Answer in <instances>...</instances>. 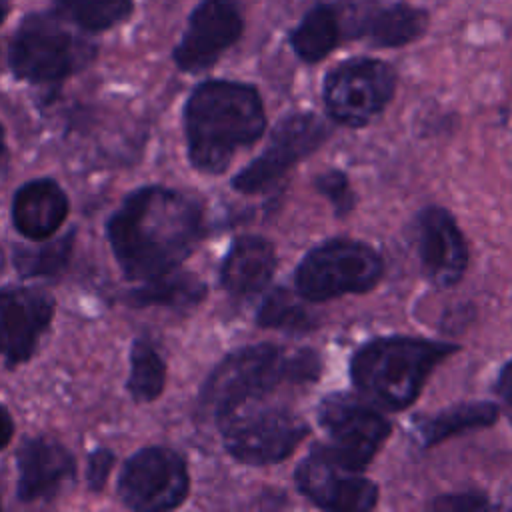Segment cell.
I'll use <instances>...</instances> for the list:
<instances>
[{"instance_id": "cell-12", "label": "cell", "mask_w": 512, "mask_h": 512, "mask_svg": "<svg viewBox=\"0 0 512 512\" xmlns=\"http://www.w3.org/2000/svg\"><path fill=\"white\" fill-rule=\"evenodd\" d=\"M242 14L236 0H202L174 48V62L184 72L210 68L242 34Z\"/></svg>"}, {"instance_id": "cell-13", "label": "cell", "mask_w": 512, "mask_h": 512, "mask_svg": "<svg viewBox=\"0 0 512 512\" xmlns=\"http://www.w3.org/2000/svg\"><path fill=\"white\" fill-rule=\"evenodd\" d=\"M54 318V298L42 288H0V358L6 366L28 362Z\"/></svg>"}, {"instance_id": "cell-2", "label": "cell", "mask_w": 512, "mask_h": 512, "mask_svg": "<svg viewBox=\"0 0 512 512\" xmlns=\"http://www.w3.org/2000/svg\"><path fill=\"white\" fill-rule=\"evenodd\" d=\"M266 116L252 86L210 80L194 88L184 108L190 162L208 174L228 168L240 148L256 142Z\"/></svg>"}, {"instance_id": "cell-32", "label": "cell", "mask_w": 512, "mask_h": 512, "mask_svg": "<svg viewBox=\"0 0 512 512\" xmlns=\"http://www.w3.org/2000/svg\"><path fill=\"white\" fill-rule=\"evenodd\" d=\"M8 14H10V2L8 0H0V24H4Z\"/></svg>"}, {"instance_id": "cell-29", "label": "cell", "mask_w": 512, "mask_h": 512, "mask_svg": "<svg viewBox=\"0 0 512 512\" xmlns=\"http://www.w3.org/2000/svg\"><path fill=\"white\" fill-rule=\"evenodd\" d=\"M486 506L484 500L472 498V496H450L442 502H438V508H448V510H460V508H482Z\"/></svg>"}, {"instance_id": "cell-27", "label": "cell", "mask_w": 512, "mask_h": 512, "mask_svg": "<svg viewBox=\"0 0 512 512\" xmlns=\"http://www.w3.org/2000/svg\"><path fill=\"white\" fill-rule=\"evenodd\" d=\"M318 190L326 194L336 208L346 210L352 204V194L346 182V176L340 172H326L318 178Z\"/></svg>"}, {"instance_id": "cell-24", "label": "cell", "mask_w": 512, "mask_h": 512, "mask_svg": "<svg viewBox=\"0 0 512 512\" xmlns=\"http://www.w3.org/2000/svg\"><path fill=\"white\" fill-rule=\"evenodd\" d=\"M496 416H498V410L494 404H488V402L462 404V406L450 408V410L440 412L434 418L422 422L420 432H422L424 442L430 446V444L446 440L448 436L460 434L462 430L488 426L496 420Z\"/></svg>"}, {"instance_id": "cell-20", "label": "cell", "mask_w": 512, "mask_h": 512, "mask_svg": "<svg viewBox=\"0 0 512 512\" xmlns=\"http://www.w3.org/2000/svg\"><path fill=\"white\" fill-rule=\"evenodd\" d=\"M206 288L200 278L178 268L160 276L142 280L140 286L128 292L126 300L132 306H192L200 302Z\"/></svg>"}, {"instance_id": "cell-3", "label": "cell", "mask_w": 512, "mask_h": 512, "mask_svg": "<svg viewBox=\"0 0 512 512\" xmlns=\"http://www.w3.org/2000/svg\"><path fill=\"white\" fill-rule=\"evenodd\" d=\"M316 374L318 360L314 352H286L278 346L260 344L234 352L216 366L200 400L216 418L246 400H260L286 382L300 384Z\"/></svg>"}, {"instance_id": "cell-18", "label": "cell", "mask_w": 512, "mask_h": 512, "mask_svg": "<svg viewBox=\"0 0 512 512\" xmlns=\"http://www.w3.org/2000/svg\"><path fill=\"white\" fill-rule=\"evenodd\" d=\"M68 196L50 178L20 186L12 198V224L28 240L50 238L68 216Z\"/></svg>"}, {"instance_id": "cell-7", "label": "cell", "mask_w": 512, "mask_h": 512, "mask_svg": "<svg viewBox=\"0 0 512 512\" xmlns=\"http://www.w3.org/2000/svg\"><path fill=\"white\" fill-rule=\"evenodd\" d=\"M382 274L380 256L366 244L334 240L312 250L298 266L296 284L304 300L322 302L348 292H364Z\"/></svg>"}, {"instance_id": "cell-17", "label": "cell", "mask_w": 512, "mask_h": 512, "mask_svg": "<svg viewBox=\"0 0 512 512\" xmlns=\"http://www.w3.org/2000/svg\"><path fill=\"white\" fill-rule=\"evenodd\" d=\"M418 246L424 274L436 286L456 284L468 264L466 242L444 208H428L418 222Z\"/></svg>"}, {"instance_id": "cell-25", "label": "cell", "mask_w": 512, "mask_h": 512, "mask_svg": "<svg viewBox=\"0 0 512 512\" xmlns=\"http://www.w3.org/2000/svg\"><path fill=\"white\" fill-rule=\"evenodd\" d=\"M72 248L74 230L42 246H16L14 266L22 276H58L66 268Z\"/></svg>"}, {"instance_id": "cell-14", "label": "cell", "mask_w": 512, "mask_h": 512, "mask_svg": "<svg viewBox=\"0 0 512 512\" xmlns=\"http://www.w3.org/2000/svg\"><path fill=\"white\" fill-rule=\"evenodd\" d=\"M326 134L328 130L324 122L314 114H292L284 118L276 126L264 154L238 172L234 188L254 194L272 186L294 162L310 154Z\"/></svg>"}, {"instance_id": "cell-15", "label": "cell", "mask_w": 512, "mask_h": 512, "mask_svg": "<svg viewBox=\"0 0 512 512\" xmlns=\"http://www.w3.org/2000/svg\"><path fill=\"white\" fill-rule=\"evenodd\" d=\"M428 16L406 4L386 0H358L338 14L340 32L366 38L376 46H404L426 28Z\"/></svg>"}, {"instance_id": "cell-31", "label": "cell", "mask_w": 512, "mask_h": 512, "mask_svg": "<svg viewBox=\"0 0 512 512\" xmlns=\"http://www.w3.org/2000/svg\"><path fill=\"white\" fill-rule=\"evenodd\" d=\"M498 392L502 394V398L512 404V360L504 366L500 380H498Z\"/></svg>"}, {"instance_id": "cell-1", "label": "cell", "mask_w": 512, "mask_h": 512, "mask_svg": "<svg viewBox=\"0 0 512 512\" xmlns=\"http://www.w3.org/2000/svg\"><path fill=\"white\" fill-rule=\"evenodd\" d=\"M202 210L186 194L146 186L124 198L106 234L128 280H148L178 268L202 238Z\"/></svg>"}, {"instance_id": "cell-5", "label": "cell", "mask_w": 512, "mask_h": 512, "mask_svg": "<svg viewBox=\"0 0 512 512\" xmlns=\"http://www.w3.org/2000/svg\"><path fill=\"white\" fill-rule=\"evenodd\" d=\"M64 24L54 12H32L22 18L8 48V64L18 80L60 84L96 58L98 48Z\"/></svg>"}, {"instance_id": "cell-26", "label": "cell", "mask_w": 512, "mask_h": 512, "mask_svg": "<svg viewBox=\"0 0 512 512\" xmlns=\"http://www.w3.org/2000/svg\"><path fill=\"white\" fill-rule=\"evenodd\" d=\"M258 320L262 326L280 328L290 332L308 330L314 324L312 312L300 302V298L284 288L274 290L262 304L258 312Z\"/></svg>"}, {"instance_id": "cell-28", "label": "cell", "mask_w": 512, "mask_h": 512, "mask_svg": "<svg viewBox=\"0 0 512 512\" xmlns=\"http://www.w3.org/2000/svg\"><path fill=\"white\" fill-rule=\"evenodd\" d=\"M114 466V454L106 448H98L90 454L88 458V472H86V478H88V486L90 490L98 492L104 488L108 476H110V470Z\"/></svg>"}, {"instance_id": "cell-21", "label": "cell", "mask_w": 512, "mask_h": 512, "mask_svg": "<svg viewBox=\"0 0 512 512\" xmlns=\"http://www.w3.org/2000/svg\"><path fill=\"white\" fill-rule=\"evenodd\" d=\"M52 12L88 34H98L128 20L132 0H52Z\"/></svg>"}, {"instance_id": "cell-9", "label": "cell", "mask_w": 512, "mask_h": 512, "mask_svg": "<svg viewBox=\"0 0 512 512\" xmlns=\"http://www.w3.org/2000/svg\"><path fill=\"white\" fill-rule=\"evenodd\" d=\"M328 448L354 470H364L390 434L388 420L368 402L350 394L324 398L318 412Z\"/></svg>"}, {"instance_id": "cell-22", "label": "cell", "mask_w": 512, "mask_h": 512, "mask_svg": "<svg viewBox=\"0 0 512 512\" xmlns=\"http://www.w3.org/2000/svg\"><path fill=\"white\" fill-rule=\"evenodd\" d=\"M338 36V12L332 6L320 4L312 8L292 32V46L302 60L318 62L336 46Z\"/></svg>"}, {"instance_id": "cell-34", "label": "cell", "mask_w": 512, "mask_h": 512, "mask_svg": "<svg viewBox=\"0 0 512 512\" xmlns=\"http://www.w3.org/2000/svg\"><path fill=\"white\" fill-rule=\"evenodd\" d=\"M4 268V252H2V248H0V270Z\"/></svg>"}, {"instance_id": "cell-11", "label": "cell", "mask_w": 512, "mask_h": 512, "mask_svg": "<svg viewBox=\"0 0 512 512\" xmlns=\"http://www.w3.org/2000/svg\"><path fill=\"white\" fill-rule=\"evenodd\" d=\"M298 488L320 508L334 512H362L374 508L378 488L340 462L330 448H316L296 470Z\"/></svg>"}, {"instance_id": "cell-8", "label": "cell", "mask_w": 512, "mask_h": 512, "mask_svg": "<svg viewBox=\"0 0 512 512\" xmlns=\"http://www.w3.org/2000/svg\"><path fill=\"white\" fill-rule=\"evenodd\" d=\"M188 488L190 476L182 456L164 446H148L132 454L118 478L122 504L140 512L178 508Z\"/></svg>"}, {"instance_id": "cell-16", "label": "cell", "mask_w": 512, "mask_h": 512, "mask_svg": "<svg viewBox=\"0 0 512 512\" xmlns=\"http://www.w3.org/2000/svg\"><path fill=\"white\" fill-rule=\"evenodd\" d=\"M18 488L22 502H48L62 494L76 476L68 448L50 438H28L16 454Z\"/></svg>"}, {"instance_id": "cell-23", "label": "cell", "mask_w": 512, "mask_h": 512, "mask_svg": "<svg viewBox=\"0 0 512 512\" xmlns=\"http://www.w3.org/2000/svg\"><path fill=\"white\" fill-rule=\"evenodd\" d=\"M166 382V366L150 340L138 338L130 348L128 390L138 402L156 400Z\"/></svg>"}, {"instance_id": "cell-33", "label": "cell", "mask_w": 512, "mask_h": 512, "mask_svg": "<svg viewBox=\"0 0 512 512\" xmlns=\"http://www.w3.org/2000/svg\"><path fill=\"white\" fill-rule=\"evenodd\" d=\"M6 156V132H4V126L0 124V162L4 160Z\"/></svg>"}, {"instance_id": "cell-19", "label": "cell", "mask_w": 512, "mask_h": 512, "mask_svg": "<svg viewBox=\"0 0 512 512\" xmlns=\"http://www.w3.org/2000/svg\"><path fill=\"white\" fill-rule=\"evenodd\" d=\"M274 268L276 254L272 244L258 236H244L230 248L220 278L230 294L252 296L270 282Z\"/></svg>"}, {"instance_id": "cell-30", "label": "cell", "mask_w": 512, "mask_h": 512, "mask_svg": "<svg viewBox=\"0 0 512 512\" xmlns=\"http://www.w3.org/2000/svg\"><path fill=\"white\" fill-rule=\"evenodd\" d=\"M14 436V422L4 404H0V450L10 444Z\"/></svg>"}, {"instance_id": "cell-4", "label": "cell", "mask_w": 512, "mask_h": 512, "mask_svg": "<svg viewBox=\"0 0 512 512\" xmlns=\"http://www.w3.org/2000/svg\"><path fill=\"white\" fill-rule=\"evenodd\" d=\"M454 352V346L384 338L360 348L352 360V380L364 396L388 410L414 402L432 368Z\"/></svg>"}, {"instance_id": "cell-6", "label": "cell", "mask_w": 512, "mask_h": 512, "mask_svg": "<svg viewBox=\"0 0 512 512\" xmlns=\"http://www.w3.org/2000/svg\"><path fill=\"white\" fill-rule=\"evenodd\" d=\"M226 450L248 464H272L284 460L308 434V426L282 406L264 400H246L220 416Z\"/></svg>"}, {"instance_id": "cell-10", "label": "cell", "mask_w": 512, "mask_h": 512, "mask_svg": "<svg viewBox=\"0 0 512 512\" xmlns=\"http://www.w3.org/2000/svg\"><path fill=\"white\" fill-rule=\"evenodd\" d=\"M394 92V70L380 60H350L330 72L324 100L330 116L348 126L374 120Z\"/></svg>"}]
</instances>
